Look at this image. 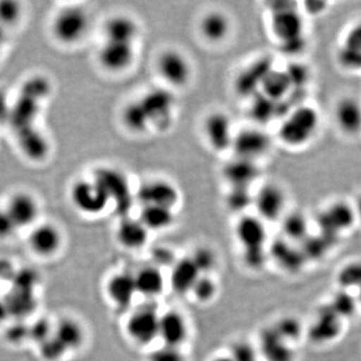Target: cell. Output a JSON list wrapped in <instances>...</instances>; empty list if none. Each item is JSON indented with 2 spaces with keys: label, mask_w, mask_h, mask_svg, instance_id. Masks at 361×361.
<instances>
[{
  "label": "cell",
  "mask_w": 361,
  "mask_h": 361,
  "mask_svg": "<svg viewBox=\"0 0 361 361\" xmlns=\"http://www.w3.org/2000/svg\"><path fill=\"white\" fill-rule=\"evenodd\" d=\"M319 123L318 111L312 106L300 104L285 116L278 130V137L286 146L299 148L314 137Z\"/></svg>",
  "instance_id": "1"
},
{
  "label": "cell",
  "mask_w": 361,
  "mask_h": 361,
  "mask_svg": "<svg viewBox=\"0 0 361 361\" xmlns=\"http://www.w3.org/2000/svg\"><path fill=\"white\" fill-rule=\"evenodd\" d=\"M92 20L89 11L78 6L59 8L51 21L54 39L63 47H73L85 39L90 32Z\"/></svg>",
  "instance_id": "2"
},
{
  "label": "cell",
  "mask_w": 361,
  "mask_h": 361,
  "mask_svg": "<svg viewBox=\"0 0 361 361\" xmlns=\"http://www.w3.org/2000/svg\"><path fill=\"white\" fill-rule=\"evenodd\" d=\"M90 177L103 188L118 215L126 218L133 205L129 177L120 169L110 166L94 169Z\"/></svg>",
  "instance_id": "3"
},
{
  "label": "cell",
  "mask_w": 361,
  "mask_h": 361,
  "mask_svg": "<svg viewBox=\"0 0 361 361\" xmlns=\"http://www.w3.org/2000/svg\"><path fill=\"white\" fill-rule=\"evenodd\" d=\"M68 197L75 210L89 217L101 215L111 204L103 188L92 177L75 180L71 185Z\"/></svg>",
  "instance_id": "4"
},
{
  "label": "cell",
  "mask_w": 361,
  "mask_h": 361,
  "mask_svg": "<svg viewBox=\"0 0 361 361\" xmlns=\"http://www.w3.org/2000/svg\"><path fill=\"white\" fill-rule=\"evenodd\" d=\"M26 243L33 255L49 260L56 257L63 250L65 234L56 223L40 220L28 230Z\"/></svg>",
  "instance_id": "5"
},
{
  "label": "cell",
  "mask_w": 361,
  "mask_h": 361,
  "mask_svg": "<svg viewBox=\"0 0 361 361\" xmlns=\"http://www.w3.org/2000/svg\"><path fill=\"white\" fill-rule=\"evenodd\" d=\"M151 129L167 130L174 118L176 99L173 92L167 89L149 90L139 99Z\"/></svg>",
  "instance_id": "6"
},
{
  "label": "cell",
  "mask_w": 361,
  "mask_h": 361,
  "mask_svg": "<svg viewBox=\"0 0 361 361\" xmlns=\"http://www.w3.org/2000/svg\"><path fill=\"white\" fill-rule=\"evenodd\" d=\"M7 214L18 230H30L39 222L42 206L32 192L20 190L9 195L4 205Z\"/></svg>",
  "instance_id": "7"
},
{
  "label": "cell",
  "mask_w": 361,
  "mask_h": 361,
  "mask_svg": "<svg viewBox=\"0 0 361 361\" xmlns=\"http://www.w3.org/2000/svg\"><path fill=\"white\" fill-rule=\"evenodd\" d=\"M356 220L353 204L343 200H336L325 207L317 216L320 233L332 239L350 229Z\"/></svg>",
  "instance_id": "8"
},
{
  "label": "cell",
  "mask_w": 361,
  "mask_h": 361,
  "mask_svg": "<svg viewBox=\"0 0 361 361\" xmlns=\"http://www.w3.org/2000/svg\"><path fill=\"white\" fill-rule=\"evenodd\" d=\"M157 70L161 78L171 87H186L191 80L193 68L183 52L174 49H166L157 59Z\"/></svg>",
  "instance_id": "9"
},
{
  "label": "cell",
  "mask_w": 361,
  "mask_h": 361,
  "mask_svg": "<svg viewBox=\"0 0 361 361\" xmlns=\"http://www.w3.org/2000/svg\"><path fill=\"white\" fill-rule=\"evenodd\" d=\"M271 148L269 135L257 128H247L235 133L232 151L236 158L257 161Z\"/></svg>",
  "instance_id": "10"
},
{
  "label": "cell",
  "mask_w": 361,
  "mask_h": 361,
  "mask_svg": "<svg viewBox=\"0 0 361 361\" xmlns=\"http://www.w3.org/2000/svg\"><path fill=\"white\" fill-rule=\"evenodd\" d=\"M137 199L142 207L159 206L174 210L180 201V192L170 180L151 179L139 187Z\"/></svg>",
  "instance_id": "11"
},
{
  "label": "cell",
  "mask_w": 361,
  "mask_h": 361,
  "mask_svg": "<svg viewBox=\"0 0 361 361\" xmlns=\"http://www.w3.org/2000/svg\"><path fill=\"white\" fill-rule=\"evenodd\" d=\"M204 135L209 146L215 152L231 149L235 133L230 116L224 111H213L206 116L203 123Z\"/></svg>",
  "instance_id": "12"
},
{
  "label": "cell",
  "mask_w": 361,
  "mask_h": 361,
  "mask_svg": "<svg viewBox=\"0 0 361 361\" xmlns=\"http://www.w3.org/2000/svg\"><path fill=\"white\" fill-rule=\"evenodd\" d=\"M97 58L101 68L108 73H123L134 63L135 44L104 40L97 51Z\"/></svg>",
  "instance_id": "13"
},
{
  "label": "cell",
  "mask_w": 361,
  "mask_h": 361,
  "mask_svg": "<svg viewBox=\"0 0 361 361\" xmlns=\"http://www.w3.org/2000/svg\"><path fill=\"white\" fill-rule=\"evenodd\" d=\"M287 197L281 186L267 183L254 195V203L258 217L266 221H276L284 216Z\"/></svg>",
  "instance_id": "14"
},
{
  "label": "cell",
  "mask_w": 361,
  "mask_h": 361,
  "mask_svg": "<svg viewBox=\"0 0 361 361\" xmlns=\"http://www.w3.org/2000/svg\"><path fill=\"white\" fill-rule=\"evenodd\" d=\"M159 319L155 308L144 306L130 316L126 326L128 336L140 345H148L159 336Z\"/></svg>",
  "instance_id": "15"
},
{
  "label": "cell",
  "mask_w": 361,
  "mask_h": 361,
  "mask_svg": "<svg viewBox=\"0 0 361 361\" xmlns=\"http://www.w3.org/2000/svg\"><path fill=\"white\" fill-rule=\"evenodd\" d=\"M343 320L325 304L316 313L308 329V337L313 343L327 344L336 341L342 332Z\"/></svg>",
  "instance_id": "16"
},
{
  "label": "cell",
  "mask_w": 361,
  "mask_h": 361,
  "mask_svg": "<svg viewBox=\"0 0 361 361\" xmlns=\"http://www.w3.org/2000/svg\"><path fill=\"white\" fill-rule=\"evenodd\" d=\"M260 176V169L257 161L236 158L226 163L223 168V178L230 188H246L250 189L252 185Z\"/></svg>",
  "instance_id": "17"
},
{
  "label": "cell",
  "mask_w": 361,
  "mask_h": 361,
  "mask_svg": "<svg viewBox=\"0 0 361 361\" xmlns=\"http://www.w3.org/2000/svg\"><path fill=\"white\" fill-rule=\"evenodd\" d=\"M52 337L63 348L66 355L82 348L85 341V332L78 320L63 316L52 327Z\"/></svg>",
  "instance_id": "18"
},
{
  "label": "cell",
  "mask_w": 361,
  "mask_h": 361,
  "mask_svg": "<svg viewBox=\"0 0 361 361\" xmlns=\"http://www.w3.org/2000/svg\"><path fill=\"white\" fill-rule=\"evenodd\" d=\"M271 30L280 44L303 37L304 21L298 8L272 13Z\"/></svg>",
  "instance_id": "19"
},
{
  "label": "cell",
  "mask_w": 361,
  "mask_h": 361,
  "mask_svg": "<svg viewBox=\"0 0 361 361\" xmlns=\"http://www.w3.org/2000/svg\"><path fill=\"white\" fill-rule=\"evenodd\" d=\"M104 40L135 44L140 35V26L134 18L126 14L111 16L104 25Z\"/></svg>",
  "instance_id": "20"
},
{
  "label": "cell",
  "mask_w": 361,
  "mask_h": 361,
  "mask_svg": "<svg viewBox=\"0 0 361 361\" xmlns=\"http://www.w3.org/2000/svg\"><path fill=\"white\" fill-rule=\"evenodd\" d=\"M334 118L339 130L348 135L361 133V104L353 97H342L336 104Z\"/></svg>",
  "instance_id": "21"
},
{
  "label": "cell",
  "mask_w": 361,
  "mask_h": 361,
  "mask_svg": "<svg viewBox=\"0 0 361 361\" xmlns=\"http://www.w3.org/2000/svg\"><path fill=\"white\" fill-rule=\"evenodd\" d=\"M270 63L269 59H259L242 71L235 84L237 92L242 96L254 97L258 94L266 75L273 68Z\"/></svg>",
  "instance_id": "22"
},
{
  "label": "cell",
  "mask_w": 361,
  "mask_h": 361,
  "mask_svg": "<svg viewBox=\"0 0 361 361\" xmlns=\"http://www.w3.org/2000/svg\"><path fill=\"white\" fill-rule=\"evenodd\" d=\"M18 146L23 155L33 161H42L49 152V142L47 135L39 128H32L16 133Z\"/></svg>",
  "instance_id": "23"
},
{
  "label": "cell",
  "mask_w": 361,
  "mask_h": 361,
  "mask_svg": "<svg viewBox=\"0 0 361 361\" xmlns=\"http://www.w3.org/2000/svg\"><path fill=\"white\" fill-rule=\"evenodd\" d=\"M159 336L165 342V345L179 348L188 336V325L184 316L177 311H168L160 316Z\"/></svg>",
  "instance_id": "24"
},
{
  "label": "cell",
  "mask_w": 361,
  "mask_h": 361,
  "mask_svg": "<svg viewBox=\"0 0 361 361\" xmlns=\"http://www.w3.org/2000/svg\"><path fill=\"white\" fill-rule=\"evenodd\" d=\"M236 236L244 249L264 247L267 232L263 220L255 216H242L237 223Z\"/></svg>",
  "instance_id": "25"
},
{
  "label": "cell",
  "mask_w": 361,
  "mask_h": 361,
  "mask_svg": "<svg viewBox=\"0 0 361 361\" xmlns=\"http://www.w3.org/2000/svg\"><path fill=\"white\" fill-rule=\"evenodd\" d=\"M118 244L128 250H137L146 245L149 238V230L141 221L126 217L121 221L116 232Z\"/></svg>",
  "instance_id": "26"
},
{
  "label": "cell",
  "mask_w": 361,
  "mask_h": 361,
  "mask_svg": "<svg viewBox=\"0 0 361 361\" xmlns=\"http://www.w3.org/2000/svg\"><path fill=\"white\" fill-rule=\"evenodd\" d=\"M270 253L275 262L288 272L300 270L306 260L300 247L294 246L293 242L287 239L275 240Z\"/></svg>",
  "instance_id": "27"
},
{
  "label": "cell",
  "mask_w": 361,
  "mask_h": 361,
  "mask_svg": "<svg viewBox=\"0 0 361 361\" xmlns=\"http://www.w3.org/2000/svg\"><path fill=\"white\" fill-rule=\"evenodd\" d=\"M231 27V20L222 11H210L202 18L200 23L202 37L211 44L224 42L229 37Z\"/></svg>",
  "instance_id": "28"
},
{
  "label": "cell",
  "mask_w": 361,
  "mask_h": 361,
  "mask_svg": "<svg viewBox=\"0 0 361 361\" xmlns=\"http://www.w3.org/2000/svg\"><path fill=\"white\" fill-rule=\"evenodd\" d=\"M106 293L111 302L118 307H128L137 293L135 277L129 273L113 275L106 283Z\"/></svg>",
  "instance_id": "29"
},
{
  "label": "cell",
  "mask_w": 361,
  "mask_h": 361,
  "mask_svg": "<svg viewBox=\"0 0 361 361\" xmlns=\"http://www.w3.org/2000/svg\"><path fill=\"white\" fill-rule=\"evenodd\" d=\"M261 350L267 361H293L294 353L289 343L284 341L273 327L263 330Z\"/></svg>",
  "instance_id": "30"
},
{
  "label": "cell",
  "mask_w": 361,
  "mask_h": 361,
  "mask_svg": "<svg viewBox=\"0 0 361 361\" xmlns=\"http://www.w3.org/2000/svg\"><path fill=\"white\" fill-rule=\"evenodd\" d=\"M200 276V272L197 269L191 258L180 259L176 263L171 273V285L173 290L180 295L189 293Z\"/></svg>",
  "instance_id": "31"
},
{
  "label": "cell",
  "mask_w": 361,
  "mask_h": 361,
  "mask_svg": "<svg viewBox=\"0 0 361 361\" xmlns=\"http://www.w3.org/2000/svg\"><path fill=\"white\" fill-rule=\"evenodd\" d=\"M137 293L154 298L160 295L165 286V280L160 269L156 266H146L135 275Z\"/></svg>",
  "instance_id": "32"
},
{
  "label": "cell",
  "mask_w": 361,
  "mask_h": 361,
  "mask_svg": "<svg viewBox=\"0 0 361 361\" xmlns=\"http://www.w3.org/2000/svg\"><path fill=\"white\" fill-rule=\"evenodd\" d=\"M292 90L293 87L286 71L272 68L266 75L259 92L272 101L280 102L288 97Z\"/></svg>",
  "instance_id": "33"
},
{
  "label": "cell",
  "mask_w": 361,
  "mask_h": 361,
  "mask_svg": "<svg viewBox=\"0 0 361 361\" xmlns=\"http://www.w3.org/2000/svg\"><path fill=\"white\" fill-rule=\"evenodd\" d=\"M139 220L149 231H160L167 229L174 223V210L165 207L144 206L140 213Z\"/></svg>",
  "instance_id": "34"
},
{
  "label": "cell",
  "mask_w": 361,
  "mask_h": 361,
  "mask_svg": "<svg viewBox=\"0 0 361 361\" xmlns=\"http://www.w3.org/2000/svg\"><path fill=\"white\" fill-rule=\"evenodd\" d=\"M121 118L123 126L135 134H144L151 130L148 118L139 99L130 102L123 106Z\"/></svg>",
  "instance_id": "35"
},
{
  "label": "cell",
  "mask_w": 361,
  "mask_h": 361,
  "mask_svg": "<svg viewBox=\"0 0 361 361\" xmlns=\"http://www.w3.org/2000/svg\"><path fill=\"white\" fill-rule=\"evenodd\" d=\"M282 220V231L285 239L290 242H302L308 236V221L300 212L285 214Z\"/></svg>",
  "instance_id": "36"
},
{
  "label": "cell",
  "mask_w": 361,
  "mask_h": 361,
  "mask_svg": "<svg viewBox=\"0 0 361 361\" xmlns=\"http://www.w3.org/2000/svg\"><path fill=\"white\" fill-rule=\"evenodd\" d=\"M327 304L342 320L348 319L355 315L358 306H360L357 299L355 295H353V292L343 290V289H338V291L336 292V294L331 297V300Z\"/></svg>",
  "instance_id": "37"
},
{
  "label": "cell",
  "mask_w": 361,
  "mask_h": 361,
  "mask_svg": "<svg viewBox=\"0 0 361 361\" xmlns=\"http://www.w3.org/2000/svg\"><path fill=\"white\" fill-rule=\"evenodd\" d=\"M339 289L355 292L361 287V260L351 261L342 266L336 275Z\"/></svg>",
  "instance_id": "38"
},
{
  "label": "cell",
  "mask_w": 361,
  "mask_h": 361,
  "mask_svg": "<svg viewBox=\"0 0 361 361\" xmlns=\"http://www.w3.org/2000/svg\"><path fill=\"white\" fill-rule=\"evenodd\" d=\"M251 115L259 123H268L278 115V103L258 92L253 97Z\"/></svg>",
  "instance_id": "39"
},
{
  "label": "cell",
  "mask_w": 361,
  "mask_h": 361,
  "mask_svg": "<svg viewBox=\"0 0 361 361\" xmlns=\"http://www.w3.org/2000/svg\"><path fill=\"white\" fill-rule=\"evenodd\" d=\"M272 327L278 336L289 344L300 338L303 331L300 322L293 316H284L280 318Z\"/></svg>",
  "instance_id": "40"
},
{
  "label": "cell",
  "mask_w": 361,
  "mask_h": 361,
  "mask_svg": "<svg viewBox=\"0 0 361 361\" xmlns=\"http://www.w3.org/2000/svg\"><path fill=\"white\" fill-rule=\"evenodd\" d=\"M253 203L254 196L250 189L246 188H231L226 198V204L233 212H242L249 206L253 205Z\"/></svg>",
  "instance_id": "41"
},
{
  "label": "cell",
  "mask_w": 361,
  "mask_h": 361,
  "mask_svg": "<svg viewBox=\"0 0 361 361\" xmlns=\"http://www.w3.org/2000/svg\"><path fill=\"white\" fill-rule=\"evenodd\" d=\"M25 8L20 2H0V25L7 27L18 25L23 18Z\"/></svg>",
  "instance_id": "42"
},
{
  "label": "cell",
  "mask_w": 361,
  "mask_h": 361,
  "mask_svg": "<svg viewBox=\"0 0 361 361\" xmlns=\"http://www.w3.org/2000/svg\"><path fill=\"white\" fill-rule=\"evenodd\" d=\"M191 292L197 301L201 303H207L215 297L216 293H217V286L210 277L201 275L195 283Z\"/></svg>",
  "instance_id": "43"
},
{
  "label": "cell",
  "mask_w": 361,
  "mask_h": 361,
  "mask_svg": "<svg viewBox=\"0 0 361 361\" xmlns=\"http://www.w3.org/2000/svg\"><path fill=\"white\" fill-rule=\"evenodd\" d=\"M337 59L341 66L346 70L361 71V49L342 44L337 54Z\"/></svg>",
  "instance_id": "44"
},
{
  "label": "cell",
  "mask_w": 361,
  "mask_h": 361,
  "mask_svg": "<svg viewBox=\"0 0 361 361\" xmlns=\"http://www.w3.org/2000/svg\"><path fill=\"white\" fill-rule=\"evenodd\" d=\"M190 258L192 259L201 275H206L207 273L213 270L216 265L215 253L207 247L196 249L192 257Z\"/></svg>",
  "instance_id": "45"
},
{
  "label": "cell",
  "mask_w": 361,
  "mask_h": 361,
  "mask_svg": "<svg viewBox=\"0 0 361 361\" xmlns=\"http://www.w3.org/2000/svg\"><path fill=\"white\" fill-rule=\"evenodd\" d=\"M267 255L264 247L244 249L243 261L247 267L252 270H260L265 265Z\"/></svg>",
  "instance_id": "46"
},
{
  "label": "cell",
  "mask_w": 361,
  "mask_h": 361,
  "mask_svg": "<svg viewBox=\"0 0 361 361\" xmlns=\"http://www.w3.org/2000/svg\"><path fill=\"white\" fill-rule=\"evenodd\" d=\"M285 71L288 75L293 89H295V87L302 89L303 85L306 84L308 78H310V71L301 63H291Z\"/></svg>",
  "instance_id": "47"
},
{
  "label": "cell",
  "mask_w": 361,
  "mask_h": 361,
  "mask_svg": "<svg viewBox=\"0 0 361 361\" xmlns=\"http://www.w3.org/2000/svg\"><path fill=\"white\" fill-rule=\"evenodd\" d=\"M149 361H185V357L179 348L164 345L149 355Z\"/></svg>",
  "instance_id": "48"
},
{
  "label": "cell",
  "mask_w": 361,
  "mask_h": 361,
  "mask_svg": "<svg viewBox=\"0 0 361 361\" xmlns=\"http://www.w3.org/2000/svg\"><path fill=\"white\" fill-rule=\"evenodd\" d=\"M232 360L234 361H257L255 350L247 342H238L232 346Z\"/></svg>",
  "instance_id": "49"
},
{
  "label": "cell",
  "mask_w": 361,
  "mask_h": 361,
  "mask_svg": "<svg viewBox=\"0 0 361 361\" xmlns=\"http://www.w3.org/2000/svg\"><path fill=\"white\" fill-rule=\"evenodd\" d=\"M18 231V228L13 224L4 206L0 207V239L9 238L11 235Z\"/></svg>",
  "instance_id": "50"
},
{
  "label": "cell",
  "mask_w": 361,
  "mask_h": 361,
  "mask_svg": "<svg viewBox=\"0 0 361 361\" xmlns=\"http://www.w3.org/2000/svg\"><path fill=\"white\" fill-rule=\"evenodd\" d=\"M343 45L361 49V21L355 23L344 37Z\"/></svg>",
  "instance_id": "51"
},
{
  "label": "cell",
  "mask_w": 361,
  "mask_h": 361,
  "mask_svg": "<svg viewBox=\"0 0 361 361\" xmlns=\"http://www.w3.org/2000/svg\"><path fill=\"white\" fill-rule=\"evenodd\" d=\"M282 51L288 54H299L302 51L305 47V39L304 37H298V39L288 40V42H281Z\"/></svg>",
  "instance_id": "52"
},
{
  "label": "cell",
  "mask_w": 361,
  "mask_h": 361,
  "mask_svg": "<svg viewBox=\"0 0 361 361\" xmlns=\"http://www.w3.org/2000/svg\"><path fill=\"white\" fill-rule=\"evenodd\" d=\"M326 2L319 1H307L304 2V7H305L306 13L311 14V16H317V14H322L323 11L326 9Z\"/></svg>",
  "instance_id": "53"
},
{
  "label": "cell",
  "mask_w": 361,
  "mask_h": 361,
  "mask_svg": "<svg viewBox=\"0 0 361 361\" xmlns=\"http://www.w3.org/2000/svg\"><path fill=\"white\" fill-rule=\"evenodd\" d=\"M6 30L4 26L0 25V56H1L2 51H4V47H6Z\"/></svg>",
  "instance_id": "54"
},
{
  "label": "cell",
  "mask_w": 361,
  "mask_h": 361,
  "mask_svg": "<svg viewBox=\"0 0 361 361\" xmlns=\"http://www.w3.org/2000/svg\"><path fill=\"white\" fill-rule=\"evenodd\" d=\"M353 208H355L356 219L361 221V193L356 198L355 204H353Z\"/></svg>",
  "instance_id": "55"
},
{
  "label": "cell",
  "mask_w": 361,
  "mask_h": 361,
  "mask_svg": "<svg viewBox=\"0 0 361 361\" xmlns=\"http://www.w3.org/2000/svg\"><path fill=\"white\" fill-rule=\"evenodd\" d=\"M212 361H234L232 360L231 356H219V357H216L215 360Z\"/></svg>",
  "instance_id": "56"
},
{
  "label": "cell",
  "mask_w": 361,
  "mask_h": 361,
  "mask_svg": "<svg viewBox=\"0 0 361 361\" xmlns=\"http://www.w3.org/2000/svg\"><path fill=\"white\" fill-rule=\"evenodd\" d=\"M356 299H357L358 305L361 306V287L356 291Z\"/></svg>",
  "instance_id": "57"
}]
</instances>
